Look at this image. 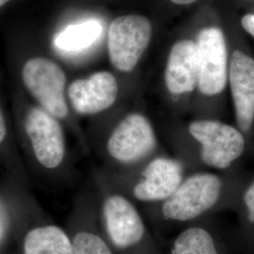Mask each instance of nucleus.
I'll return each mask as SVG.
<instances>
[{
    "label": "nucleus",
    "instance_id": "obj_1",
    "mask_svg": "<svg viewBox=\"0 0 254 254\" xmlns=\"http://www.w3.org/2000/svg\"><path fill=\"white\" fill-rule=\"evenodd\" d=\"M152 25L141 15H125L109 25L108 47L109 60L121 72L132 71L149 46Z\"/></svg>",
    "mask_w": 254,
    "mask_h": 254
},
{
    "label": "nucleus",
    "instance_id": "obj_2",
    "mask_svg": "<svg viewBox=\"0 0 254 254\" xmlns=\"http://www.w3.org/2000/svg\"><path fill=\"white\" fill-rule=\"evenodd\" d=\"M221 191V181L210 173L195 174L178 187L163 204L167 219L187 221L199 217L216 204Z\"/></svg>",
    "mask_w": 254,
    "mask_h": 254
},
{
    "label": "nucleus",
    "instance_id": "obj_3",
    "mask_svg": "<svg viewBox=\"0 0 254 254\" xmlns=\"http://www.w3.org/2000/svg\"><path fill=\"white\" fill-rule=\"evenodd\" d=\"M22 76L27 90L48 113L56 118L67 117L66 76L58 64L45 58L31 59L24 65Z\"/></svg>",
    "mask_w": 254,
    "mask_h": 254
},
{
    "label": "nucleus",
    "instance_id": "obj_4",
    "mask_svg": "<svg viewBox=\"0 0 254 254\" xmlns=\"http://www.w3.org/2000/svg\"><path fill=\"white\" fill-rule=\"evenodd\" d=\"M190 133L201 144V159L218 169L228 168L245 149V139L235 127L217 121H196Z\"/></svg>",
    "mask_w": 254,
    "mask_h": 254
},
{
    "label": "nucleus",
    "instance_id": "obj_5",
    "mask_svg": "<svg viewBox=\"0 0 254 254\" xmlns=\"http://www.w3.org/2000/svg\"><path fill=\"white\" fill-rule=\"evenodd\" d=\"M198 88L205 95H216L227 83V47L217 27L202 29L198 36Z\"/></svg>",
    "mask_w": 254,
    "mask_h": 254
},
{
    "label": "nucleus",
    "instance_id": "obj_6",
    "mask_svg": "<svg viewBox=\"0 0 254 254\" xmlns=\"http://www.w3.org/2000/svg\"><path fill=\"white\" fill-rule=\"evenodd\" d=\"M155 147V136L149 121L140 114H130L109 137V154L122 163H133L150 154Z\"/></svg>",
    "mask_w": 254,
    "mask_h": 254
},
{
    "label": "nucleus",
    "instance_id": "obj_7",
    "mask_svg": "<svg viewBox=\"0 0 254 254\" xmlns=\"http://www.w3.org/2000/svg\"><path fill=\"white\" fill-rule=\"evenodd\" d=\"M26 130L36 158L47 169L59 167L65 154L64 132L59 122L43 109H30Z\"/></svg>",
    "mask_w": 254,
    "mask_h": 254
},
{
    "label": "nucleus",
    "instance_id": "obj_8",
    "mask_svg": "<svg viewBox=\"0 0 254 254\" xmlns=\"http://www.w3.org/2000/svg\"><path fill=\"white\" fill-rule=\"evenodd\" d=\"M118 82L109 72H98L73 81L68 95L73 109L80 114H96L110 108L118 96Z\"/></svg>",
    "mask_w": 254,
    "mask_h": 254
},
{
    "label": "nucleus",
    "instance_id": "obj_9",
    "mask_svg": "<svg viewBox=\"0 0 254 254\" xmlns=\"http://www.w3.org/2000/svg\"><path fill=\"white\" fill-rule=\"evenodd\" d=\"M104 218L113 244L125 249L137 244L144 236V224L134 205L126 198L114 195L104 203Z\"/></svg>",
    "mask_w": 254,
    "mask_h": 254
},
{
    "label": "nucleus",
    "instance_id": "obj_10",
    "mask_svg": "<svg viewBox=\"0 0 254 254\" xmlns=\"http://www.w3.org/2000/svg\"><path fill=\"white\" fill-rule=\"evenodd\" d=\"M230 83L237 124L247 132L254 121V60L239 50L232 56Z\"/></svg>",
    "mask_w": 254,
    "mask_h": 254
},
{
    "label": "nucleus",
    "instance_id": "obj_11",
    "mask_svg": "<svg viewBox=\"0 0 254 254\" xmlns=\"http://www.w3.org/2000/svg\"><path fill=\"white\" fill-rule=\"evenodd\" d=\"M144 179L139 182L134 195L137 200L154 201L169 199L183 179L181 164L169 158H156L147 166Z\"/></svg>",
    "mask_w": 254,
    "mask_h": 254
},
{
    "label": "nucleus",
    "instance_id": "obj_12",
    "mask_svg": "<svg viewBox=\"0 0 254 254\" xmlns=\"http://www.w3.org/2000/svg\"><path fill=\"white\" fill-rule=\"evenodd\" d=\"M199 57L197 44L185 40L173 46L168 59L165 81L173 94L193 91L198 82Z\"/></svg>",
    "mask_w": 254,
    "mask_h": 254
},
{
    "label": "nucleus",
    "instance_id": "obj_13",
    "mask_svg": "<svg viewBox=\"0 0 254 254\" xmlns=\"http://www.w3.org/2000/svg\"><path fill=\"white\" fill-rule=\"evenodd\" d=\"M25 254H73V244L61 228L44 226L31 230L25 238Z\"/></svg>",
    "mask_w": 254,
    "mask_h": 254
},
{
    "label": "nucleus",
    "instance_id": "obj_14",
    "mask_svg": "<svg viewBox=\"0 0 254 254\" xmlns=\"http://www.w3.org/2000/svg\"><path fill=\"white\" fill-rule=\"evenodd\" d=\"M103 27L96 20H89L66 27L55 38V46L62 52L78 53L92 46L101 36Z\"/></svg>",
    "mask_w": 254,
    "mask_h": 254
},
{
    "label": "nucleus",
    "instance_id": "obj_15",
    "mask_svg": "<svg viewBox=\"0 0 254 254\" xmlns=\"http://www.w3.org/2000/svg\"><path fill=\"white\" fill-rule=\"evenodd\" d=\"M174 252L175 254H218L212 236L200 228L183 232L175 240Z\"/></svg>",
    "mask_w": 254,
    "mask_h": 254
},
{
    "label": "nucleus",
    "instance_id": "obj_16",
    "mask_svg": "<svg viewBox=\"0 0 254 254\" xmlns=\"http://www.w3.org/2000/svg\"><path fill=\"white\" fill-rule=\"evenodd\" d=\"M73 250V254H112L100 236L87 232L74 236Z\"/></svg>",
    "mask_w": 254,
    "mask_h": 254
},
{
    "label": "nucleus",
    "instance_id": "obj_17",
    "mask_svg": "<svg viewBox=\"0 0 254 254\" xmlns=\"http://www.w3.org/2000/svg\"><path fill=\"white\" fill-rule=\"evenodd\" d=\"M244 201L248 208V217L250 221L254 223V183L246 191Z\"/></svg>",
    "mask_w": 254,
    "mask_h": 254
},
{
    "label": "nucleus",
    "instance_id": "obj_18",
    "mask_svg": "<svg viewBox=\"0 0 254 254\" xmlns=\"http://www.w3.org/2000/svg\"><path fill=\"white\" fill-rule=\"evenodd\" d=\"M242 27L254 37V14H247L241 20Z\"/></svg>",
    "mask_w": 254,
    "mask_h": 254
},
{
    "label": "nucleus",
    "instance_id": "obj_19",
    "mask_svg": "<svg viewBox=\"0 0 254 254\" xmlns=\"http://www.w3.org/2000/svg\"><path fill=\"white\" fill-rule=\"evenodd\" d=\"M6 133H7V129H6V125H5V121L3 118V115L0 111V143L4 140L5 136H6Z\"/></svg>",
    "mask_w": 254,
    "mask_h": 254
},
{
    "label": "nucleus",
    "instance_id": "obj_20",
    "mask_svg": "<svg viewBox=\"0 0 254 254\" xmlns=\"http://www.w3.org/2000/svg\"><path fill=\"white\" fill-rule=\"evenodd\" d=\"M174 4H178V5H188L191 4L197 0H171Z\"/></svg>",
    "mask_w": 254,
    "mask_h": 254
},
{
    "label": "nucleus",
    "instance_id": "obj_21",
    "mask_svg": "<svg viewBox=\"0 0 254 254\" xmlns=\"http://www.w3.org/2000/svg\"><path fill=\"white\" fill-rule=\"evenodd\" d=\"M9 0H0V7H2L3 5H5L7 2H9Z\"/></svg>",
    "mask_w": 254,
    "mask_h": 254
}]
</instances>
